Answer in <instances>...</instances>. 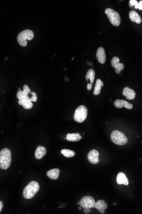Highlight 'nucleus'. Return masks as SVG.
Masks as SVG:
<instances>
[{
	"mask_svg": "<svg viewBox=\"0 0 142 214\" xmlns=\"http://www.w3.org/2000/svg\"><path fill=\"white\" fill-rule=\"evenodd\" d=\"M40 189L39 183L35 181L30 182L25 187L23 191V195L24 198L30 199L33 198Z\"/></svg>",
	"mask_w": 142,
	"mask_h": 214,
	"instance_id": "nucleus-1",
	"label": "nucleus"
},
{
	"mask_svg": "<svg viewBox=\"0 0 142 214\" xmlns=\"http://www.w3.org/2000/svg\"><path fill=\"white\" fill-rule=\"evenodd\" d=\"M11 152L9 149L5 148L0 152V168L2 170H7L10 167L11 162Z\"/></svg>",
	"mask_w": 142,
	"mask_h": 214,
	"instance_id": "nucleus-2",
	"label": "nucleus"
},
{
	"mask_svg": "<svg viewBox=\"0 0 142 214\" xmlns=\"http://www.w3.org/2000/svg\"><path fill=\"white\" fill-rule=\"evenodd\" d=\"M34 37L33 32L31 30L26 29L19 33L17 36V40L21 46L26 47L27 45V40H31Z\"/></svg>",
	"mask_w": 142,
	"mask_h": 214,
	"instance_id": "nucleus-3",
	"label": "nucleus"
},
{
	"mask_svg": "<svg viewBox=\"0 0 142 214\" xmlns=\"http://www.w3.org/2000/svg\"><path fill=\"white\" fill-rule=\"evenodd\" d=\"M110 138L112 142L117 145H125L128 142V139L125 135L117 130H114L112 132Z\"/></svg>",
	"mask_w": 142,
	"mask_h": 214,
	"instance_id": "nucleus-4",
	"label": "nucleus"
},
{
	"mask_svg": "<svg viewBox=\"0 0 142 214\" xmlns=\"http://www.w3.org/2000/svg\"><path fill=\"white\" fill-rule=\"evenodd\" d=\"M105 13L107 16L110 23L114 26L117 27L120 24L121 19L119 14L116 10L112 8H107Z\"/></svg>",
	"mask_w": 142,
	"mask_h": 214,
	"instance_id": "nucleus-5",
	"label": "nucleus"
},
{
	"mask_svg": "<svg viewBox=\"0 0 142 214\" xmlns=\"http://www.w3.org/2000/svg\"><path fill=\"white\" fill-rule=\"evenodd\" d=\"M88 110L86 106L84 105L80 106L77 108L74 112V118L76 122L82 123L87 118Z\"/></svg>",
	"mask_w": 142,
	"mask_h": 214,
	"instance_id": "nucleus-6",
	"label": "nucleus"
},
{
	"mask_svg": "<svg viewBox=\"0 0 142 214\" xmlns=\"http://www.w3.org/2000/svg\"><path fill=\"white\" fill-rule=\"evenodd\" d=\"M80 206L83 208H95V199L91 196H86L80 200Z\"/></svg>",
	"mask_w": 142,
	"mask_h": 214,
	"instance_id": "nucleus-7",
	"label": "nucleus"
},
{
	"mask_svg": "<svg viewBox=\"0 0 142 214\" xmlns=\"http://www.w3.org/2000/svg\"><path fill=\"white\" fill-rule=\"evenodd\" d=\"M23 92L25 98L28 100L34 102L37 101L38 99L37 95L35 92H31V90L29 89L27 85H23Z\"/></svg>",
	"mask_w": 142,
	"mask_h": 214,
	"instance_id": "nucleus-8",
	"label": "nucleus"
},
{
	"mask_svg": "<svg viewBox=\"0 0 142 214\" xmlns=\"http://www.w3.org/2000/svg\"><path fill=\"white\" fill-rule=\"evenodd\" d=\"M99 154L98 151L96 150H92L88 153L87 158L88 161L91 163L95 164L99 162Z\"/></svg>",
	"mask_w": 142,
	"mask_h": 214,
	"instance_id": "nucleus-9",
	"label": "nucleus"
},
{
	"mask_svg": "<svg viewBox=\"0 0 142 214\" xmlns=\"http://www.w3.org/2000/svg\"><path fill=\"white\" fill-rule=\"evenodd\" d=\"M96 57L100 63L103 64L106 61V55L104 48L100 47L96 52Z\"/></svg>",
	"mask_w": 142,
	"mask_h": 214,
	"instance_id": "nucleus-10",
	"label": "nucleus"
},
{
	"mask_svg": "<svg viewBox=\"0 0 142 214\" xmlns=\"http://www.w3.org/2000/svg\"><path fill=\"white\" fill-rule=\"evenodd\" d=\"M114 105L117 108H122L124 107L129 110H131L133 107V105L126 100H119V99H117L115 100Z\"/></svg>",
	"mask_w": 142,
	"mask_h": 214,
	"instance_id": "nucleus-11",
	"label": "nucleus"
},
{
	"mask_svg": "<svg viewBox=\"0 0 142 214\" xmlns=\"http://www.w3.org/2000/svg\"><path fill=\"white\" fill-rule=\"evenodd\" d=\"M123 95L125 96L126 98L129 100H132L134 99L136 96V93L133 89L130 88L126 87L124 88L123 92Z\"/></svg>",
	"mask_w": 142,
	"mask_h": 214,
	"instance_id": "nucleus-12",
	"label": "nucleus"
},
{
	"mask_svg": "<svg viewBox=\"0 0 142 214\" xmlns=\"http://www.w3.org/2000/svg\"><path fill=\"white\" fill-rule=\"evenodd\" d=\"M108 207V204L106 202L102 200H100L95 202V208L99 210L101 214H104L105 212L104 210L106 209Z\"/></svg>",
	"mask_w": 142,
	"mask_h": 214,
	"instance_id": "nucleus-13",
	"label": "nucleus"
},
{
	"mask_svg": "<svg viewBox=\"0 0 142 214\" xmlns=\"http://www.w3.org/2000/svg\"><path fill=\"white\" fill-rule=\"evenodd\" d=\"M47 154V150L44 147L38 146L36 148L35 151V156L36 159H40L45 156Z\"/></svg>",
	"mask_w": 142,
	"mask_h": 214,
	"instance_id": "nucleus-14",
	"label": "nucleus"
},
{
	"mask_svg": "<svg viewBox=\"0 0 142 214\" xmlns=\"http://www.w3.org/2000/svg\"><path fill=\"white\" fill-rule=\"evenodd\" d=\"M129 17L131 21L138 24H140L142 22V19L140 16L135 11L132 10L129 13Z\"/></svg>",
	"mask_w": 142,
	"mask_h": 214,
	"instance_id": "nucleus-15",
	"label": "nucleus"
},
{
	"mask_svg": "<svg viewBox=\"0 0 142 214\" xmlns=\"http://www.w3.org/2000/svg\"><path fill=\"white\" fill-rule=\"evenodd\" d=\"M117 182L119 185L123 184L126 186H127L129 183V180L126 176L125 174H124L123 172H119L117 174Z\"/></svg>",
	"mask_w": 142,
	"mask_h": 214,
	"instance_id": "nucleus-16",
	"label": "nucleus"
},
{
	"mask_svg": "<svg viewBox=\"0 0 142 214\" xmlns=\"http://www.w3.org/2000/svg\"><path fill=\"white\" fill-rule=\"evenodd\" d=\"M60 172V171L59 169L57 168L53 169L48 171L47 172V175L49 178L55 180L58 179Z\"/></svg>",
	"mask_w": 142,
	"mask_h": 214,
	"instance_id": "nucleus-17",
	"label": "nucleus"
},
{
	"mask_svg": "<svg viewBox=\"0 0 142 214\" xmlns=\"http://www.w3.org/2000/svg\"><path fill=\"white\" fill-rule=\"evenodd\" d=\"M82 137L79 133H68L67 135L66 140L69 142H76L81 140Z\"/></svg>",
	"mask_w": 142,
	"mask_h": 214,
	"instance_id": "nucleus-18",
	"label": "nucleus"
},
{
	"mask_svg": "<svg viewBox=\"0 0 142 214\" xmlns=\"http://www.w3.org/2000/svg\"><path fill=\"white\" fill-rule=\"evenodd\" d=\"M103 85L104 84L101 80L100 79H97L93 91V94L95 96H98L100 94L101 87L103 86Z\"/></svg>",
	"mask_w": 142,
	"mask_h": 214,
	"instance_id": "nucleus-19",
	"label": "nucleus"
},
{
	"mask_svg": "<svg viewBox=\"0 0 142 214\" xmlns=\"http://www.w3.org/2000/svg\"><path fill=\"white\" fill-rule=\"evenodd\" d=\"M18 103L20 105H22L24 109L26 110H29L31 109L33 107V104L32 101H30L29 100H28L26 98H25L24 100H21V101H18Z\"/></svg>",
	"mask_w": 142,
	"mask_h": 214,
	"instance_id": "nucleus-20",
	"label": "nucleus"
},
{
	"mask_svg": "<svg viewBox=\"0 0 142 214\" xmlns=\"http://www.w3.org/2000/svg\"><path fill=\"white\" fill-rule=\"evenodd\" d=\"M85 78H86V81H88V79H89L91 83L93 84L94 82L95 78V72L94 70L92 69H89L87 73H86Z\"/></svg>",
	"mask_w": 142,
	"mask_h": 214,
	"instance_id": "nucleus-21",
	"label": "nucleus"
},
{
	"mask_svg": "<svg viewBox=\"0 0 142 214\" xmlns=\"http://www.w3.org/2000/svg\"><path fill=\"white\" fill-rule=\"evenodd\" d=\"M61 153L67 158H71L74 157L75 155V152L74 151L66 149L62 150L61 151Z\"/></svg>",
	"mask_w": 142,
	"mask_h": 214,
	"instance_id": "nucleus-22",
	"label": "nucleus"
},
{
	"mask_svg": "<svg viewBox=\"0 0 142 214\" xmlns=\"http://www.w3.org/2000/svg\"><path fill=\"white\" fill-rule=\"evenodd\" d=\"M114 68H115V72H116V73L119 74L120 71H122L123 70L124 68V66L123 64L122 63H119V64L115 66Z\"/></svg>",
	"mask_w": 142,
	"mask_h": 214,
	"instance_id": "nucleus-23",
	"label": "nucleus"
},
{
	"mask_svg": "<svg viewBox=\"0 0 142 214\" xmlns=\"http://www.w3.org/2000/svg\"><path fill=\"white\" fill-rule=\"evenodd\" d=\"M119 60L117 56H114L111 60V64L112 67H114L119 63Z\"/></svg>",
	"mask_w": 142,
	"mask_h": 214,
	"instance_id": "nucleus-24",
	"label": "nucleus"
},
{
	"mask_svg": "<svg viewBox=\"0 0 142 214\" xmlns=\"http://www.w3.org/2000/svg\"><path fill=\"white\" fill-rule=\"evenodd\" d=\"M130 4L131 5H134L135 6V9H138L139 6V3L138 2L135 0H131L130 1Z\"/></svg>",
	"mask_w": 142,
	"mask_h": 214,
	"instance_id": "nucleus-25",
	"label": "nucleus"
},
{
	"mask_svg": "<svg viewBox=\"0 0 142 214\" xmlns=\"http://www.w3.org/2000/svg\"><path fill=\"white\" fill-rule=\"evenodd\" d=\"M83 212L85 214H88L89 213L91 212V210H90V209L88 208H84V210H83Z\"/></svg>",
	"mask_w": 142,
	"mask_h": 214,
	"instance_id": "nucleus-26",
	"label": "nucleus"
},
{
	"mask_svg": "<svg viewBox=\"0 0 142 214\" xmlns=\"http://www.w3.org/2000/svg\"><path fill=\"white\" fill-rule=\"evenodd\" d=\"M92 83H88L87 85V89L88 90H91L92 89Z\"/></svg>",
	"mask_w": 142,
	"mask_h": 214,
	"instance_id": "nucleus-27",
	"label": "nucleus"
},
{
	"mask_svg": "<svg viewBox=\"0 0 142 214\" xmlns=\"http://www.w3.org/2000/svg\"><path fill=\"white\" fill-rule=\"evenodd\" d=\"M138 9L140 10H142V1H140L139 3Z\"/></svg>",
	"mask_w": 142,
	"mask_h": 214,
	"instance_id": "nucleus-28",
	"label": "nucleus"
},
{
	"mask_svg": "<svg viewBox=\"0 0 142 214\" xmlns=\"http://www.w3.org/2000/svg\"><path fill=\"white\" fill-rule=\"evenodd\" d=\"M3 207V204L2 201H0V212H1Z\"/></svg>",
	"mask_w": 142,
	"mask_h": 214,
	"instance_id": "nucleus-29",
	"label": "nucleus"
},
{
	"mask_svg": "<svg viewBox=\"0 0 142 214\" xmlns=\"http://www.w3.org/2000/svg\"><path fill=\"white\" fill-rule=\"evenodd\" d=\"M82 208V207H81H81H79L78 209H79V210H81Z\"/></svg>",
	"mask_w": 142,
	"mask_h": 214,
	"instance_id": "nucleus-30",
	"label": "nucleus"
},
{
	"mask_svg": "<svg viewBox=\"0 0 142 214\" xmlns=\"http://www.w3.org/2000/svg\"><path fill=\"white\" fill-rule=\"evenodd\" d=\"M78 204V205H80L79 202H78V204Z\"/></svg>",
	"mask_w": 142,
	"mask_h": 214,
	"instance_id": "nucleus-31",
	"label": "nucleus"
}]
</instances>
